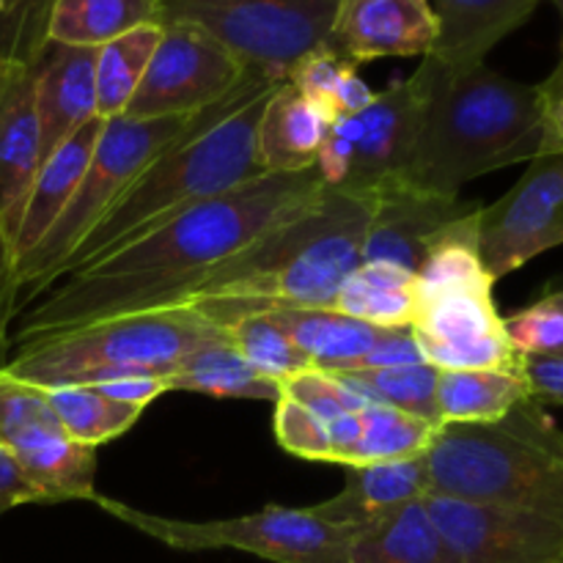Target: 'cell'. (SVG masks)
Returning a JSON list of instances; mask_svg holds the SVG:
<instances>
[{
    "label": "cell",
    "instance_id": "bcb514c9",
    "mask_svg": "<svg viewBox=\"0 0 563 563\" xmlns=\"http://www.w3.org/2000/svg\"><path fill=\"white\" fill-rule=\"evenodd\" d=\"M102 394H108L110 399L124 401V405L141 407L146 410L154 399L165 396V379L163 377H124V379H110V383H99L93 385Z\"/></svg>",
    "mask_w": 563,
    "mask_h": 563
},
{
    "label": "cell",
    "instance_id": "ac0fdd59",
    "mask_svg": "<svg viewBox=\"0 0 563 563\" xmlns=\"http://www.w3.org/2000/svg\"><path fill=\"white\" fill-rule=\"evenodd\" d=\"M42 165L36 113V69L22 60L0 64V223L14 234L22 201Z\"/></svg>",
    "mask_w": 563,
    "mask_h": 563
},
{
    "label": "cell",
    "instance_id": "7bdbcfd3",
    "mask_svg": "<svg viewBox=\"0 0 563 563\" xmlns=\"http://www.w3.org/2000/svg\"><path fill=\"white\" fill-rule=\"evenodd\" d=\"M520 374L533 401H539L542 407H563V352H555V355H522Z\"/></svg>",
    "mask_w": 563,
    "mask_h": 563
},
{
    "label": "cell",
    "instance_id": "484cf974",
    "mask_svg": "<svg viewBox=\"0 0 563 563\" xmlns=\"http://www.w3.org/2000/svg\"><path fill=\"white\" fill-rule=\"evenodd\" d=\"M350 563H460L429 517L427 504L405 506L352 537Z\"/></svg>",
    "mask_w": 563,
    "mask_h": 563
},
{
    "label": "cell",
    "instance_id": "4dcf8cb0",
    "mask_svg": "<svg viewBox=\"0 0 563 563\" xmlns=\"http://www.w3.org/2000/svg\"><path fill=\"white\" fill-rule=\"evenodd\" d=\"M163 25H143L97 47V113L99 119L124 115L157 49Z\"/></svg>",
    "mask_w": 563,
    "mask_h": 563
},
{
    "label": "cell",
    "instance_id": "c3c4849f",
    "mask_svg": "<svg viewBox=\"0 0 563 563\" xmlns=\"http://www.w3.org/2000/svg\"><path fill=\"white\" fill-rule=\"evenodd\" d=\"M553 5H555V9H559V14H561V22H563V0H553Z\"/></svg>",
    "mask_w": 563,
    "mask_h": 563
},
{
    "label": "cell",
    "instance_id": "9a60e30c",
    "mask_svg": "<svg viewBox=\"0 0 563 563\" xmlns=\"http://www.w3.org/2000/svg\"><path fill=\"white\" fill-rule=\"evenodd\" d=\"M423 361L438 372H520L522 355L506 339L493 286L432 297L412 322Z\"/></svg>",
    "mask_w": 563,
    "mask_h": 563
},
{
    "label": "cell",
    "instance_id": "4316f807",
    "mask_svg": "<svg viewBox=\"0 0 563 563\" xmlns=\"http://www.w3.org/2000/svg\"><path fill=\"white\" fill-rule=\"evenodd\" d=\"M333 308L374 328H412L418 317L416 275L388 262H361L341 284Z\"/></svg>",
    "mask_w": 563,
    "mask_h": 563
},
{
    "label": "cell",
    "instance_id": "d4e9b609",
    "mask_svg": "<svg viewBox=\"0 0 563 563\" xmlns=\"http://www.w3.org/2000/svg\"><path fill=\"white\" fill-rule=\"evenodd\" d=\"M165 379L168 394H203L214 399H256L275 401L280 385L262 377L245 357L231 344V335L223 341L198 346L185 357Z\"/></svg>",
    "mask_w": 563,
    "mask_h": 563
},
{
    "label": "cell",
    "instance_id": "ee69618b",
    "mask_svg": "<svg viewBox=\"0 0 563 563\" xmlns=\"http://www.w3.org/2000/svg\"><path fill=\"white\" fill-rule=\"evenodd\" d=\"M542 104V148L539 154H563V58L553 75L539 82Z\"/></svg>",
    "mask_w": 563,
    "mask_h": 563
},
{
    "label": "cell",
    "instance_id": "d6a6232c",
    "mask_svg": "<svg viewBox=\"0 0 563 563\" xmlns=\"http://www.w3.org/2000/svg\"><path fill=\"white\" fill-rule=\"evenodd\" d=\"M47 399L60 427L75 443L99 449L110 440L130 432L143 416L141 407L110 399L93 385H69V388H49Z\"/></svg>",
    "mask_w": 563,
    "mask_h": 563
},
{
    "label": "cell",
    "instance_id": "30bf717a",
    "mask_svg": "<svg viewBox=\"0 0 563 563\" xmlns=\"http://www.w3.org/2000/svg\"><path fill=\"white\" fill-rule=\"evenodd\" d=\"M341 0H163V22H187L223 44L247 71L286 80L324 47Z\"/></svg>",
    "mask_w": 563,
    "mask_h": 563
},
{
    "label": "cell",
    "instance_id": "ab89813d",
    "mask_svg": "<svg viewBox=\"0 0 563 563\" xmlns=\"http://www.w3.org/2000/svg\"><path fill=\"white\" fill-rule=\"evenodd\" d=\"M506 339L520 355H555L563 352V311L548 297L504 317Z\"/></svg>",
    "mask_w": 563,
    "mask_h": 563
},
{
    "label": "cell",
    "instance_id": "5bb4252c",
    "mask_svg": "<svg viewBox=\"0 0 563 563\" xmlns=\"http://www.w3.org/2000/svg\"><path fill=\"white\" fill-rule=\"evenodd\" d=\"M429 517L460 563H563V522L429 493Z\"/></svg>",
    "mask_w": 563,
    "mask_h": 563
},
{
    "label": "cell",
    "instance_id": "b9f144b4",
    "mask_svg": "<svg viewBox=\"0 0 563 563\" xmlns=\"http://www.w3.org/2000/svg\"><path fill=\"white\" fill-rule=\"evenodd\" d=\"M20 311V280H16V258L11 240L0 223V368L11 355V322Z\"/></svg>",
    "mask_w": 563,
    "mask_h": 563
},
{
    "label": "cell",
    "instance_id": "7402d4cb",
    "mask_svg": "<svg viewBox=\"0 0 563 563\" xmlns=\"http://www.w3.org/2000/svg\"><path fill=\"white\" fill-rule=\"evenodd\" d=\"M330 121L291 82L269 93L256 130V157L267 176L306 174L317 168Z\"/></svg>",
    "mask_w": 563,
    "mask_h": 563
},
{
    "label": "cell",
    "instance_id": "277c9868",
    "mask_svg": "<svg viewBox=\"0 0 563 563\" xmlns=\"http://www.w3.org/2000/svg\"><path fill=\"white\" fill-rule=\"evenodd\" d=\"M432 91L405 185L460 196L467 181L539 157V88L487 64L449 75L432 55Z\"/></svg>",
    "mask_w": 563,
    "mask_h": 563
},
{
    "label": "cell",
    "instance_id": "8fae6325",
    "mask_svg": "<svg viewBox=\"0 0 563 563\" xmlns=\"http://www.w3.org/2000/svg\"><path fill=\"white\" fill-rule=\"evenodd\" d=\"M0 449L14 456L44 504L97 495V449L75 443L53 412L47 390L0 368Z\"/></svg>",
    "mask_w": 563,
    "mask_h": 563
},
{
    "label": "cell",
    "instance_id": "7a4b0ae2",
    "mask_svg": "<svg viewBox=\"0 0 563 563\" xmlns=\"http://www.w3.org/2000/svg\"><path fill=\"white\" fill-rule=\"evenodd\" d=\"M366 225L368 198L324 187L214 267L179 306L223 330L245 313L333 308L346 275L363 262Z\"/></svg>",
    "mask_w": 563,
    "mask_h": 563
},
{
    "label": "cell",
    "instance_id": "7c38bea8",
    "mask_svg": "<svg viewBox=\"0 0 563 563\" xmlns=\"http://www.w3.org/2000/svg\"><path fill=\"white\" fill-rule=\"evenodd\" d=\"M245 71V66L207 31L187 22H163V36L124 115H192L229 97Z\"/></svg>",
    "mask_w": 563,
    "mask_h": 563
},
{
    "label": "cell",
    "instance_id": "f546056e",
    "mask_svg": "<svg viewBox=\"0 0 563 563\" xmlns=\"http://www.w3.org/2000/svg\"><path fill=\"white\" fill-rule=\"evenodd\" d=\"M478 214H482V207L451 223L429 247L421 269L416 273L418 308L445 291L495 286L478 251Z\"/></svg>",
    "mask_w": 563,
    "mask_h": 563
},
{
    "label": "cell",
    "instance_id": "d590c367",
    "mask_svg": "<svg viewBox=\"0 0 563 563\" xmlns=\"http://www.w3.org/2000/svg\"><path fill=\"white\" fill-rule=\"evenodd\" d=\"M225 330H229L231 344L236 346V352L262 377L273 379V383L280 385L284 379L295 377V374L306 372V368H313V363L280 330L273 313H245V317L234 319Z\"/></svg>",
    "mask_w": 563,
    "mask_h": 563
},
{
    "label": "cell",
    "instance_id": "cb8c5ba5",
    "mask_svg": "<svg viewBox=\"0 0 563 563\" xmlns=\"http://www.w3.org/2000/svg\"><path fill=\"white\" fill-rule=\"evenodd\" d=\"M267 313H273L291 344L324 372H339L361 361L385 333V328H374L335 308H284V311Z\"/></svg>",
    "mask_w": 563,
    "mask_h": 563
},
{
    "label": "cell",
    "instance_id": "f35d334b",
    "mask_svg": "<svg viewBox=\"0 0 563 563\" xmlns=\"http://www.w3.org/2000/svg\"><path fill=\"white\" fill-rule=\"evenodd\" d=\"M273 429L278 445L289 451V454L308 462H330V465H335L333 445H330L324 421H319L308 407L289 399L286 394L275 399Z\"/></svg>",
    "mask_w": 563,
    "mask_h": 563
},
{
    "label": "cell",
    "instance_id": "83f0119b",
    "mask_svg": "<svg viewBox=\"0 0 563 563\" xmlns=\"http://www.w3.org/2000/svg\"><path fill=\"white\" fill-rule=\"evenodd\" d=\"M143 25H163V0H55L47 42L102 47Z\"/></svg>",
    "mask_w": 563,
    "mask_h": 563
},
{
    "label": "cell",
    "instance_id": "e0dca14e",
    "mask_svg": "<svg viewBox=\"0 0 563 563\" xmlns=\"http://www.w3.org/2000/svg\"><path fill=\"white\" fill-rule=\"evenodd\" d=\"M438 44L429 0H341L324 47L350 64L377 58H427Z\"/></svg>",
    "mask_w": 563,
    "mask_h": 563
},
{
    "label": "cell",
    "instance_id": "ba28073f",
    "mask_svg": "<svg viewBox=\"0 0 563 563\" xmlns=\"http://www.w3.org/2000/svg\"><path fill=\"white\" fill-rule=\"evenodd\" d=\"M432 91V60L405 80H396L357 113L330 124L317 159V174L328 190L368 198L405 181L421 137L423 113Z\"/></svg>",
    "mask_w": 563,
    "mask_h": 563
},
{
    "label": "cell",
    "instance_id": "5b68a950",
    "mask_svg": "<svg viewBox=\"0 0 563 563\" xmlns=\"http://www.w3.org/2000/svg\"><path fill=\"white\" fill-rule=\"evenodd\" d=\"M427 465L432 493L563 522V429L539 401L495 423H443Z\"/></svg>",
    "mask_w": 563,
    "mask_h": 563
},
{
    "label": "cell",
    "instance_id": "52a82bcc",
    "mask_svg": "<svg viewBox=\"0 0 563 563\" xmlns=\"http://www.w3.org/2000/svg\"><path fill=\"white\" fill-rule=\"evenodd\" d=\"M207 110V108H203ZM203 110L192 115H168V119H130L115 115L102 121L97 146L88 159L75 196L55 218L44 240L27 256L16 262L20 280V308L31 306L58 280L60 264L82 242V236L102 220V214L119 201L126 187L146 170V165L179 141L201 121Z\"/></svg>",
    "mask_w": 563,
    "mask_h": 563
},
{
    "label": "cell",
    "instance_id": "1f68e13d",
    "mask_svg": "<svg viewBox=\"0 0 563 563\" xmlns=\"http://www.w3.org/2000/svg\"><path fill=\"white\" fill-rule=\"evenodd\" d=\"M286 82H291L308 102L317 104L328 115L330 124L363 110L377 93L357 75L355 64H350V60L341 58L339 53L328 47L308 53L286 75Z\"/></svg>",
    "mask_w": 563,
    "mask_h": 563
},
{
    "label": "cell",
    "instance_id": "9c48e42d",
    "mask_svg": "<svg viewBox=\"0 0 563 563\" xmlns=\"http://www.w3.org/2000/svg\"><path fill=\"white\" fill-rule=\"evenodd\" d=\"M91 504L108 511L124 526L168 544L170 550L203 553V550H242L273 563H350L355 531L322 520L308 509L267 506L245 517L229 520H174V517L148 515L119 504L108 495H93Z\"/></svg>",
    "mask_w": 563,
    "mask_h": 563
},
{
    "label": "cell",
    "instance_id": "6da1fadb",
    "mask_svg": "<svg viewBox=\"0 0 563 563\" xmlns=\"http://www.w3.org/2000/svg\"><path fill=\"white\" fill-rule=\"evenodd\" d=\"M322 190L313 168L262 176L196 203L102 262L64 275L38 302H31L11 344L124 313L179 306L214 267Z\"/></svg>",
    "mask_w": 563,
    "mask_h": 563
},
{
    "label": "cell",
    "instance_id": "60d3db41",
    "mask_svg": "<svg viewBox=\"0 0 563 563\" xmlns=\"http://www.w3.org/2000/svg\"><path fill=\"white\" fill-rule=\"evenodd\" d=\"M423 361V352L418 346L412 328H385L377 344L361 357V361L350 363V366L339 368V372H377V368H399V366H416Z\"/></svg>",
    "mask_w": 563,
    "mask_h": 563
},
{
    "label": "cell",
    "instance_id": "8992f818",
    "mask_svg": "<svg viewBox=\"0 0 563 563\" xmlns=\"http://www.w3.org/2000/svg\"><path fill=\"white\" fill-rule=\"evenodd\" d=\"M223 339H229V330L201 311L170 306L20 341L3 372L44 390L124 377H168L198 346Z\"/></svg>",
    "mask_w": 563,
    "mask_h": 563
},
{
    "label": "cell",
    "instance_id": "f6af8a7d",
    "mask_svg": "<svg viewBox=\"0 0 563 563\" xmlns=\"http://www.w3.org/2000/svg\"><path fill=\"white\" fill-rule=\"evenodd\" d=\"M27 504H44L42 493L27 482V476L22 473V467L16 465L14 456L5 449H0V517L5 511L16 509V506Z\"/></svg>",
    "mask_w": 563,
    "mask_h": 563
},
{
    "label": "cell",
    "instance_id": "603a6c76",
    "mask_svg": "<svg viewBox=\"0 0 563 563\" xmlns=\"http://www.w3.org/2000/svg\"><path fill=\"white\" fill-rule=\"evenodd\" d=\"M104 119L88 121L86 126L66 137L42 165H38L36 176H33L27 196L22 201L20 218H16L14 234H11V247H14V258L20 262L22 256L33 251L49 225L55 223L69 198L75 196L77 181L82 179L88 159H91L93 146H97L99 130H102Z\"/></svg>",
    "mask_w": 563,
    "mask_h": 563
},
{
    "label": "cell",
    "instance_id": "d6986e66",
    "mask_svg": "<svg viewBox=\"0 0 563 563\" xmlns=\"http://www.w3.org/2000/svg\"><path fill=\"white\" fill-rule=\"evenodd\" d=\"M36 113L42 163L97 113V47L44 42L36 60Z\"/></svg>",
    "mask_w": 563,
    "mask_h": 563
},
{
    "label": "cell",
    "instance_id": "3957f363",
    "mask_svg": "<svg viewBox=\"0 0 563 563\" xmlns=\"http://www.w3.org/2000/svg\"><path fill=\"white\" fill-rule=\"evenodd\" d=\"M280 82L284 80L245 71L229 97L209 104L201 121L179 141L165 146L126 187L124 196L66 256L58 280L102 262L185 209L267 176L256 157V130L269 93Z\"/></svg>",
    "mask_w": 563,
    "mask_h": 563
},
{
    "label": "cell",
    "instance_id": "7dc6e473",
    "mask_svg": "<svg viewBox=\"0 0 563 563\" xmlns=\"http://www.w3.org/2000/svg\"><path fill=\"white\" fill-rule=\"evenodd\" d=\"M544 297H548L550 302H555V306H559L561 311H563V289H550Z\"/></svg>",
    "mask_w": 563,
    "mask_h": 563
},
{
    "label": "cell",
    "instance_id": "ffe728a7",
    "mask_svg": "<svg viewBox=\"0 0 563 563\" xmlns=\"http://www.w3.org/2000/svg\"><path fill=\"white\" fill-rule=\"evenodd\" d=\"M344 471L346 482L341 493L324 504L311 506V511L333 526L352 528V531L385 520L432 493L427 454L399 462L350 465Z\"/></svg>",
    "mask_w": 563,
    "mask_h": 563
},
{
    "label": "cell",
    "instance_id": "f1b7e54d",
    "mask_svg": "<svg viewBox=\"0 0 563 563\" xmlns=\"http://www.w3.org/2000/svg\"><path fill=\"white\" fill-rule=\"evenodd\" d=\"M531 399L520 372H440L438 410L443 423H495Z\"/></svg>",
    "mask_w": 563,
    "mask_h": 563
},
{
    "label": "cell",
    "instance_id": "8d00e7d4",
    "mask_svg": "<svg viewBox=\"0 0 563 563\" xmlns=\"http://www.w3.org/2000/svg\"><path fill=\"white\" fill-rule=\"evenodd\" d=\"M280 394H286L289 399L308 407L319 421H324V427L330 421H335V418L346 416V412H361L363 407L372 405L350 379L317 366L284 379L280 383Z\"/></svg>",
    "mask_w": 563,
    "mask_h": 563
},
{
    "label": "cell",
    "instance_id": "2e32d148",
    "mask_svg": "<svg viewBox=\"0 0 563 563\" xmlns=\"http://www.w3.org/2000/svg\"><path fill=\"white\" fill-rule=\"evenodd\" d=\"M478 207V201L440 196L405 181L383 187L368 196L363 262H388L416 275L434 240Z\"/></svg>",
    "mask_w": 563,
    "mask_h": 563
},
{
    "label": "cell",
    "instance_id": "836d02e7",
    "mask_svg": "<svg viewBox=\"0 0 563 563\" xmlns=\"http://www.w3.org/2000/svg\"><path fill=\"white\" fill-rule=\"evenodd\" d=\"M438 429L434 423L372 401L361 410V440L352 451L350 465L399 462L427 454Z\"/></svg>",
    "mask_w": 563,
    "mask_h": 563
},
{
    "label": "cell",
    "instance_id": "4fadbf2b",
    "mask_svg": "<svg viewBox=\"0 0 563 563\" xmlns=\"http://www.w3.org/2000/svg\"><path fill=\"white\" fill-rule=\"evenodd\" d=\"M563 245V154H539L498 201L478 214V251L498 284L542 253Z\"/></svg>",
    "mask_w": 563,
    "mask_h": 563
},
{
    "label": "cell",
    "instance_id": "44dd1931",
    "mask_svg": "<svg viewBox=\"0 0 563 563\" xmlns=\"http://www.w3.org/2000/svg\"><path fill=\"white\" fill-rule=\"evenodd\" d=\"M438 16V44L429 55L449 75L484 64L506 36L526 25L544 0H429Z\"/></svg>",
    "mask_w": 563,
    "mask_h": 563
},
{
    "label": "cell",
    "instance_id": "74e56055",
    "mask_svg": "<svg viewBox=\"0 0 563 563\" xmlns=\"http://www.w3.org/2000/svg\"><path fill=\"white\" fill-rule=\"evenodd\" d=\"M55 0H0V64H33L47 42V20Z\"/></svg>",
    "mask_w": 563,
    "mask_h": 563
},
{
    "label": "cell",
    "instance_id": "e575fe53",
    "mask_svg": "<svg viewBox=\"0 0 563 563\" xmlns=\"http://www.w3.org/2000/svg\"><path fill=\"white\" fill-rule=\"evenodd\" d=\"M350 379L368 401L394 407V410L416 416L421 421L440 427L438 410V377L440 372L429 363L399 368H377V372H335Z\"/></svg>",
    "mask_w": 563,
    "mask_h": 563
}]
</instances>
